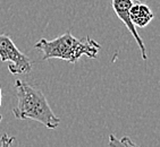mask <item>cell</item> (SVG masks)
Wrapping results in <instances>:
<instances>
[{
	"instance_id": "cell-1",
	"label": "cell",
	"mask_w": 160,
	"mask_h": 147,
	"mask_svg": "<svg viewBox=\"0 0 160 147\" xmlns=\"http://www.w3.org/2000/svg\"><path fill=\"white\" fill-rule=\"evenodd\" d=\"M15 92L18 103L12 109V113L16 119L33 120L51 130L58 128L60 119L53 113L42 91L17 79L15 82Z\"/></svg>"
},
{
	"instance_id": "cell-2",
	"label": "cell",
	"mask_w": 160,
	"mask_h": 147,
	"mask_svg": "<svg viewBox=\"0 0 160 147\" xmlns=\"http://www.w3.org/2000/svg\"><path fill=\"white\" fill-rule=\"evenodd\" d=\"M34 48L43 53L42 60L60 59L71 64H75L82 55L96 59L101 45L90 36L76 39L69 31L49 41L41 39L34 44Z\"/></svg>"
},
{
	"instance_id": "cell-3",
	"label": "cell",
	"mask_w": 160,
	"mask_h": 147,
	"mask_svg": "<svg viewBox=\"0 0 160 147\" xmlns=\"http://www.w3.org/2000/svg\"><path fill=\"white\" fill-rule=\"evenodd\" d=\"M0 59L2 62H9L8 69L12 75L28 74L32 70L30 58L19 51L8 34H0Z\"/></svg>"
},
{
	"instance_id": "cell-4",
	"label": "cell",
	"mask_w": 160,
	"mask_h": 147,
	"mask_svg": "<svg viewBox=\"0 0 160 147\" xmlns=\"http://www.w3.org/2000/svg\"><path fill=\"white\" fill-rule=\"evenodd\" d=\"M134 0H112L111 5H112V9H114L115 14L117 15V17L123 21L124 25L127 27L131 34L133 35V37L135 39L138 45H139L140 50H141V55L143 60L148 59V55H147V49L143 41H142L141 36L139 35L138 31H136L135 26L133 25V23L129 19V8L132 6V3Z\"/></svg>"
},
{
	"instance_id": "cell-5",
	"label": "cell",
	"mask_w": 160,
	"mask_h": 147,
	"mask_svg": "<svg viewBox=\"0 0 160 147\" xmlns=\"http://www.w3.org/2000/svg\"><path fill=\"white\" fill-rule=\"evenodd\" d=\"M154 15L148 5L141 2L140 0H134L129 8V19L134 26L145 27L153 19Z\"/></svg>"
},
{
	"instance_id": "cell-6",
	"label": "cell",
	"mask_w": 160,
	"mask_h": 147,
	"mask_svg": "<svg viewBox=\"0 0 160 147\" xmlns=\"http://www.w3.org/2000/svg\"><path fill=\"white\" fill-rule=\"evenodd\" d=\"M108 146L109 147H140L138 144L127 136H124L122 138H117L114 134L109 135V140H108Z\"/></svg>"
},
{
	"instance_id": "cell-7",
	"label": "cell",
	"mask_w": 160,
	"mask_h": 147,
	"mask_svg": "<svg viewBox=\"0 0 160 147\" xmlns=\"http://www.w3.org/2000/svg\"><path fill=\"white\" fill-rule=\"evenodd\" d=\"M14 141H15V137L9 136L8 134H3L0 137V147H12Z\"/></svg>"
},
{
	"instance_id": "cell-8",
	"label": "cell",
	"mask_w": 160,
	"mask_h": 147,
	"mask_svg": "<svg viewBox=\"0 0 160 147\" xmlns=\"http://www.w3.org/2000/svg\"><path fill=\"white\" fill-rule=\"evenodd\" d=\"M1 101H2V92H1V87H0V107H1ZM2 120V116L0 114V121Z\"/></svg>"
}]
</instances>
